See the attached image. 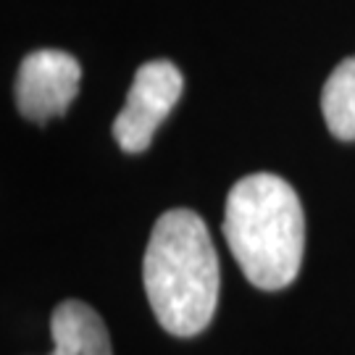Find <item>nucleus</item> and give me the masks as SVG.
<instances>
[{"mask_svg":"<svg viewBox=\"0 0 355 355\" xmlns=\"http://www.w3.org/2000/svg\"><path fill=\"white\" fill-rule=\"evenodd\" d=\"M142 282L153 316L174 337H195L218 305V255L208 227L187 208L166 211L150 232Z\"/></svg>","mask_w":355,"mask_h":355,"instance_id":"obj_1","label":"nucleus"},{"mask_svg":"<svg viewBox=\"0 0 355 355\" xmlns=\"http://www.w3.org/2000/svg\"><path fill=\"white\" fill-rule=\"evenodd\" d=\"M224 237L253 287L268 292L290 287L305 253V216L297 192L277 174L242 177L227 195Z\"/></svg>","mask_w":355,"mask_h":355,"instance_id":"obj_2","label":"nucleus"},{"mask_svg":"<svg viewBox=\"0 0 355 355\" xmlns=\"http://www.w3.org/2000/svg\"><path fill=\"white\" fill-rule=\"evenodd\" d=\"M184 79L171 61H148L137 69L127 92V103L114 121V137L124 153L150 148L158 127L182 98Z\"/></svg>","mask_w":355,"mask_h":355,"instance_id":"obj_3","label":"nucleus"},{"mask_svg":"<svg viewBox=\"0 0 355 355\" xmlns=\"http://www.w3.org/2000/svg\"><path fill=\"white\" fill-rule=\"evenodd\" d=\"M82 79V66L64 51L29 53L16 74V108L26 121L45 124L66 114L74 103Z\"/></svg>","mask_w":355,"mask_h":355,"instance_id":"obj_4","label":"nucleus"},{"mask_svg":"<svg viewBox=\"0 0 355 355\" xmlns=\"http://www.w3.org/2000/svg\"><path fill=\"white\" fill-rule=\"evenodd\" d=\"M51 355H114L101 313L82 300H64L51 316Z\"/></svg>","mask_w":355,"mask_h":355,"instance_id":"obj_5","label":"nucleus"},{"mask_svg":"<svg viewBox=\"0 0 355 355\" xmlns=\"http://www.w3.org/2000/svg\"><path fill=\"white\" fill-rule=\"evenodd\" d=\"M321 111L337 140H355V55L329 74L321 92Z\"/></svg>","mask_w":355,"mask_h":355,"instance_id":"obj_6","label":"nucleus"}]
</instances>
